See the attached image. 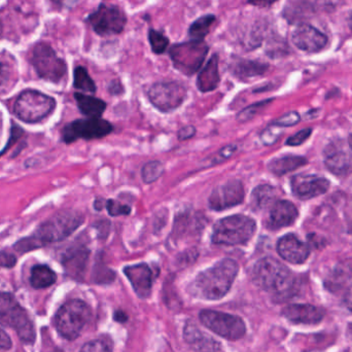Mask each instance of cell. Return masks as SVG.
<instances>
[{
  "instance_id": "f1b7e54d",
  "label": "cell",
  "mask_w": 352,
  "mask_h": 352,
  "mask_svg": "<svg viewBox=\"0 0 352 352\" xmlns=\"http://www.w3.org/2000/svg\"><path fill=\"white\" fill-rule=\"evenodd\" d=\"M55 272L45 265H37L31 270L30 283L34 289H47L56 283Z\"/></svg>"
},
{
  "instance_id": "5b68a950",
  "label": "cell",
  "mask_w": 352,
  "mask_h": 352,
  "mask_svg": "<svg viewBox=\"0 0 352 352\" xmlns=\"http://www.w3.org/2000/svg\"><path fill=\"white\" fill-rule=\"evenodd\" d=\"M0 324L16 331L19 338L26 344L35 340V330L27 312L10 294L0 293Z\"/></svg>"
},
{
  "instance_id": "d4e9b609",
  "label": "cell",
  "mask_w": 352,
  "mask_h": 352,
  "mask_svg": "<svg viewBox=\"0 0 352 352\" xmlns=\"http://www.w3.org/2000/svg\"><path fill=\"white\" fill-rule=\"evenodd\" d=\"M74 98H76V104H78L80 113L90 119H98L107 109V103L96 97L89 96V95L82 94V93H76Z\"/></svg>"
},
{
  "instance_id": "f6af8a7d",
  "label": "cell",
  "mask_w": 352,
  "mask_h": 352,
  "mask_svg": "<svg viewBox=\"0 0 352 352\" xmlns=\"http://www.w3.org/2000/svg\"><path fill=\"white\" fill-rule=\"evenodd\" d=\"M277 0H248V3L258 8H269Z\"/></svg>"
},
{
  "instance_id": "7dc6e473",
  "label": "cell",
  "mask_w": 352,
  "mask_h": 352,
  "mask_svg": "<svg viewBox=\"0 0 352 352\" xmlns=\"http://www.w3.org/2000/svg\"><path fill=\"white\" fill-rule=\"evenodd\" d=\"M344 302L346 307L352 311V285L349 289H347V293L344 298Z\"/></svg>"
},
{
  "instance_id": "83f0119b",
  "label": "cell",
  "mask_w": 352,
  "mask_h": 352,
  "mask_svg": "<svg viewBox=\"0 0 352 352\" xmlns=\"http://www.w3.org/2000/svg\"><path fill=\"white\" fill-rule=\"evenodd\" d=\"M276 198V190L269 184H261L252 190V206L256 210H263L274 204Z\"/></svg>"
},
{
  "instance_id": "e0dca14e",
  "label": "cell",
  "mask_w": 352,
  "mask_h": 352,
  "mask_svg": "<svg viewBox=\"0 0 352 352\" xmlns=\"http://www.w3.org/2000/svg\"><path fill=\"white\" fill-rule=\"evenodd\" d=\"M294 195L301 200H309L324 194L330 188L326 178L316 175H296L291 180Z\"/></svg>"
},
{
  "instance_id": "9c48e42d",
  "label": "cell",
  "mask_w": 352,
  "mask_h": 352,
  "mask_svg": "<svg viewBox=\"0 0 352 352\" xmlns=\"http://www.w3.org/2000/svg\"><path fill=\"white\" fill-rule=\"evenodd\" d=\"M200 320L206 328L228 340H239L245 335V324L238 316L212 310H203L200 314Z\"/></svg>"
},
{
  "instance_id": "d6986e66",
  "label": "cell",
  "mask_w": 352,
  "mask_h": 352,
  "mask_svg": "<svg viewBox=\"0 0 352 352\" xmlns=\"http://www.w3.org/2000/svg\"><path fill=\"white\" fill-rule=\"evenodd\" d=\"M127 278L133 287L134 292L138 297L146 299L152 293L153 272L148 265L138 264L128 266L124 269Z\"/></svg>"
},
{
  "instance_id": "3957f363",
  "label": "cell",
  "mask_w": 352,
  "mask_h": 352,
  "mask_svg": "<svg viewBox=\"0 0 352 352\" xmlns=\"http://www.w3.org/2000/svg\"><path fill=\"white\" fill-rule=\"evenodd\" d=\"M252 278L258 287L270 293H285L294 285L291 271L273 258H264L258 261L252 269Z\"/></svg>"
},
{
  "instance_id": "b9f144b4",
  "label": "cell",
  "mask_w": 352,
  "mask_h": 352,
  "mask_svg": "<svg viewBox=\"0 0 352 352\" xmlns=\"http://www.w3.org/2000/svg\"><path fill=\"white\" fill-rule=\"evenodd\" d=\"M16 264V258L8 252H0V268H12Z\"/></svg>"
},
{
  "instance_id": "4dcf8cb0",
  "label": "cell",
  "mask_w": 352,
  "mask_h": 352,
  "mask_svg": "<svg viewBox=\"0 0 352 352\" xmlns=\"http://www.w3.org/2000/svg\"><path fill=\"white\" fill-rule=\"evenodd\" d=\"M215 16L213 14H206L195 21L188 29V36L192 41H203L210 30V27L215 22Z\"/></svg>"
},
{
  "instance_id": "74e56055",
  "label": "cell",
  "mask_w": 352,
  "mask_h": 352,
  "mask_svg": "<svg viewBox=\"0 0 352 352\" xmlns=\"http://www.w3.org/2000/svg\"><path fill=\"white\" fill-rule=\"evenodd\" d=\"M281 127L276 125L270 126L261 134V140L265 146H272L278 140L281 134Z\"/></svg>"
},
{
  "instance_id": "603a6c76",
  "label": "cell",
  "mask_w": 352,
  "mask_h": 352,
  "mask_svg": "<svg viewBox=\"0 0 352 352\" xmlns=\"http://www.w3.org/2000/svg\"><path fill=\"white\" fill-rule=\"evenodd\" d=\"M219 80L221 78L219 74V57L213 55L199 74L197 87L201 92H210L219 87Z\"/></svg>"
},
{
  "instance_id": "6da1fadb",
  "label": "cell",
  "mask_w": 352,
  "mask_h": 352,
  "mask_svg": "<svg viewBox=\"0 0 352 352\" xmlns=\"http://www.w3.org/2000/svg\"><path fill=\"white\" fill-rule=\"evenodd\" d=\"M84 223V217L80 212L64 210L54 215L41 225V227L29 237L23 238L14 244L16 252H28L47 244L62 241L69 237Z\"/></svg>"
},
{
  "instance_id": "8d00e7d4",
  "label": "cell",
  "mask_w": 352,
  "mask_h": 352,
  "mask_svg": "<svg viewBox=\"0 0 352 352\" xmlns=\"http://www.w3.org/2000/svg\"><path fill=\"white\" fill-rule=\"evenodd\" d=\"M105 208L111 217H121V215H129L131 213V207L129 205L123 204L116 200H107Z\"/></svg>"
},
{
  "instance_id": "816d5d0a",
  "label": "cell",
  "mask_w": 352,
  "mask_h": 352,
  "mask_svg": "<svg viewBox=\"0 0 352 352\" xmlns=\"http://www.w3.org/2000/svg\"><path fill=\"white\" fill-rule=\"evenodd\" d=\"M1 31H2V25H1V22H0V34H1Z\"/></svg>"
},
{
  "instance_id": "52a82bcc",
  "label": "cell",
  "mask_w": 352,
  "mask_h": 352,
  "mask_svg": "<svg viewBox=\"0 0 352 352\" xmlns=\"http://www.w3.org/2000/svg\"><path fill=\"white\" fill-rule=\"evenodd\" d=\"M55 99L36 90L21 93L14 102V115L25 123H37L53 113Z\"/></svg>"
},
{
  "instance_id": "7bdbcfd3",
  "label": "cell",
  "mask_w": 352,
  "mask_h": 352,
  "mask_svg": "<svg viewBox=\"0 0 352 352\" xmlns=\"http://www.w3.org/2000/svg\"><path fill=\"white\" fill-rule=\"evenodd\" d=\"M195 134H196V128L194 126H186V127H182V129H179L177 133L178 140H188L190 138H194Z\"/></svg>"
},
{
  "instance_id": "f35d334b",
  "label": "cell",
  "mask_w": 352,
  "mask_h": 352,
  "mask_svg": "<svg viewBox=\"0 0 352 352\" xmlns=\"http://www.w3.org/2000/svg\"><path fill=\"white\" fill-rule=\"evenodd\" d=\"M300 120H301V118H300L299 113H296V111H289V113H285V116L277 119L273 123V125L279 126V127H291V126L299 123Z\"/></svg>"
},
{
  "instance_id": "f546056e",
  "label": "cell",
  "mask_w": 352,
  "mask_h": 352,
  "mask_svg": "<svg viewBox=\"0 0 352 352\" xmlns=\"http://www.w3.org/2000/svg\"><path fill=\"white\" fill-rule=\"evenodd\" d=\"M267 68L268 65L261 62L240 60L239 62L234 64L233 72L240 78H254V76H262Z\"/></svg>"
},
{
  "instance_id": "4fadbf2b",
  "label": "cell",
  "mask_w": 352,
  "mask_h": 352,
  "mask_svg": "<svg viewBox=\"0 0 352 352\" xmlns=\"http://www.w3.org/2000/svg\"><path fill=\"white\" fill-rule=\"evenodd\" d=\"M186 97V88L176 82H157L148 91V98L152 104L164 113L178 109Z\"/></svg>"
},
{
  "instance_id": "7a4b0ae2",
  "label": "cell",
  "mask_w": 352,
  "mask_h": 352,
  "mask_svg": "<svg viewBox=\"0 0 352 352\" xmlns=\"http://www.w3.org/2000/svg\"><path fill=\"white\" fill-rule=\"evenodd\" d=\"M239 266L232 258H223L201 272L190 285L195 297L214 301L227 295L237 276Z\"/></svg>"
},
{
  "instance_id": "ac0fdd59",
  "label": "cell",
  "mask_w": 352,
  "mask_h": 352,
  "mask_svg": "<svg viewBox=\"0 0 352 352\" xmlns=\"http://www.w3.org/2000/svg\"><path fill=\"white\" fill-rule=\"evenodd\" d=\"M277 252L283 260L292 264H303L309 256L310 250L307 244L294 235L283 236L277 243Z\"/></svg>"
},
{
  "instance_id": "4316f807",
  "label": "cell",
  "mask_w": 352,
  "mask_h": 352,
  "mask_svg": "<svg viewBox=\"0 0 352 352\" xmlns=\"http://www.w3.org/2000/svg\"><path fill=\"white\" fill-rule=\"evenodd\" d=\"M352 278V260L343 261L335 267L327 281L330 289H340Z\"/></svg>"
},
{
  "instance_id": "f907efd6",
  "label": "cell",
  "mask_w": 352,
  "mask_h": 352,
  "mask_svg": "<svg viewBox=\"0 0 352 352\" xmlns=\"http://www.w3.org/2000/svg\"><path fill=\"white\" fill-rule=\"evenodd\" d=\"M349 146H351V148L352 150V134L351 136H349Z\"/></svg>"
},
{
  "instance_id": "9a60e30c",
  "label": "cell",
  "mask_w": 352,
  "mask_h": 352,
  "mask_svg": "<svg viewBox=\"0 0 352 352\" xmlns=\"http://www.w3.org/2000/svg\"><path fill=\"white\" fill-rule=\"evenodd\" d=\"M324 164L328 170L337 176H347L352 173V150L342 142H333L324 153Z\"/></svg>"
},
{
  "instance_id": "ab89813d",
  "label": "cell",
  "mask_w": 352,
  "mask_h": 352,
  "mask_svg": "<svg viewBox=\"0 0 352 352\" xmlns=\"http://www.w3.org/2000/svg\"><path fill=\"white\" fill-rule=\"evenodd\" d=\"M312 130L310 128L307 129L301 130V131L296 133L295 135L291 136L289 140H287V144L289 146H301L302 144L306 142L308 138L311 135Z\"/></svg>"
},
{
  "instance_id": "e575fe53",
  "label": "cell",
  "mask_w": 352,
  "mask_h": 352,
  "mask_svg": "<svg viewBox=\"0 0 352 352\" xmlns=\"http://www.w3.org/2000/svg\"><path fill=\"white\" fill-rule=\"evenodd\" d=\"M271 100L261 101V102L254 103V104L250 105L246 109H242L237 115V120L239 122H248L252 120L254 116L258 115V111H262L263 109L267 107L270 103Z\"/></svg>"
},
{
  "instance_id": "7402d4cb",
  "label": "cell",
  "mask_w": 352,
  "mask_h": 352,
  "mask_svg": "<svg viewBox=\"0 0 352 352\" xmlns=\"http://www.w3.org/2000/svg\"><path fill=\"white\" fill-rule=\"evenodd\" d=\"M283 316L295 324H316L322 322L324 311L322 308L309 304H294L283 311Z\"/></svg>"
},
{
  "instance_id": "8fae6325",
  "label": "cell",
  "mask_w": 352,
  "mask_h": 352,
  "mask_svg": "<svg viewBox=\"0 0 352 352\" xmlns=\"http://www.w3.org/2000/svg\"><path fill=\"white\" fill-rule=\"evenodd\" d=\"M111 123L100 119L76 120L67 124L62 131V138L66 144H72L78 140H97L109 135L113 131Z\"/></svg>"
},
{
  "instance_id": "277c9868",
  "label": "cell",
  "mask_w": 352,
  "mask_h": 352,
  "mask_svg": "<svg viewBox=\"0 0 352 352\" xmlns=\"http://www.w3.org/2000/svg\"><path fill=\"white\" fill-rule=\"evenodd\" d=\"M256 229V221L250 217L231 215L215 223L211 241L217 245H241L252 239Z\"/></svg>"
},
{
  "instance_id": "44dd1931",
  "label": "cell",
  "mask_w": 352,
  "mask_h": 352,
  "mask_svg": "<svg viewBox=\"0 0 352 352\" xmlns=\"http://www.w3.org/2000/svg\"><path fill=\"white\" fill-rule=\"evenodd\" d=\"M297 217L298 209L293 203L287 200L277 201L272 205L267 226L272 230L289 227L295 223Z\"/></svg>"
},
{
  "instance_id": "d6a6232c",
  "label": "cell",
  "mask_w": 352,
  "mask_h": 352,
  "mask_svg": "<svg viewBox=\"0 0 352 352\" xmlns=\"http://www.w3.org/2000/svg\"><path fill=\"white\" fill-rule=\"evenodd\" d=\"M164 173V165L160 161H152L146 163L142 167V180L146 184H152V182L158 180Z\"/></svg>"
},
{
  "instance_id": "5bb4252c",
  "label": "cell",
  "mask_w": 352,
  "mask_h": 352,
  "mask_svg": "<svg viewBox=\"0 0 352 352\" xmlns=\"http://www.w3.org/2000/svg\"><path fill=\"white\" fill-rule=\"evenodd\" d=\"M245 192L240 180L232 179L217 186L208 199L209 207L212 210L221 211L237 206L243 202Z\"/></svg>"
},
{
  "instance_id": "2e32d148",
  "label": "cell",
  "mask_w": 352,
  "mask_h": 352,
  "mask_svg": "<svg viewBox=\"0 0 352 352\" xmlns=\"http://www.w3.org/2000/svg\"><path fill=\"white\" fill-rule=\"evenodd\" d=\"M292 39L298 49L307 53H318L328 43V37L324 33L308 24H300L294 30Z\"/></svg>"
},
{
  "instance_id": "7c38bea8",
  "label": "cell",
  "mask_w": 352,
  "mask_h": 352,
  "mask_svg": "<svg viewBox=\"0 0 352 352\" xmlns=\"http://www.w3.org/2000/svg\"><path fill=\"white\" fill-rule=\"evenodd\" d=\"M89 21L97 34L109 36L121 33L125 28L127 19L119 6L101 4L98 10L91 14Z\"/></svg>"
},
{
  "instance_id": "c3c4849f",
  "label": "cell",
  "mask_w": 352,
  "mask_h": 352,
  "mask_svg": "<svg viewBox=\"0 0 352 352\" xmlns=\"http://www.w3.org/2000/svg\"><path fill=\"white\" fill-rule=\"evenodd\" d=\"M105 205H107V202H104V200H101V199H97L96 201H95L94 203V207L96 208V210H101V209L103 208V207H105Z\"/></svg>"
},
{
  "instance_id": "ba28073f",
  "label": "cell",
  "mask_w": 352,
  "mask_h": 352,
  "mask_svg": "<svg viewBox=\"0 0 352 352\" xmlns=\"http://www.w3.org/2000/svg\"><path fill=\"white\" fill-rule=\"evenodd\" d=\"M208 53V47L203 41H190L173 45L170 57L176 69L186 76H192L200 69Z\"/></svg>"
},
{
  "instance_id": "30bf717a",
  "label": "cell",
  "mask_w": 352,
  "mask_h": 352,
  "mask_svg": "<svg viewBox=\"0 0 352 352\" xmlns=\"http://www.w3.org/2000/svg\"><path fill=\"white\" fill-rule=\"evenodd\" d=\"M33 67L43 80L59 82L66 74V64L56 55L55 51L45 43H39L33 49Z\"/></svg>"
},
{
  "instance_id": "cb8c5ba5",
  "label": "cell",
  "mask_w": 352,
  "mask_h": 352,
  "mask_svg": "<svg viewBox=\"0 0 352 352\" xmlns=\"http://www.w3.org/2000/svg\"><path fill=\"white\" fill-rule=\"evenodd\" d=\"M184 338L197 351L202 352H215L219 351V344L213 339L203 334L196 326H186L184 329Z\"/></svg>"
},
{
  "instance_id": "f5cc1de1",
  "label": "cell",
  "mask_w": 352,
  "mask_h": 352,
  "mask_svg": "<svg viewBox=\"0 0 352 352\" xmlns=\"http://www.w3.org/2000/svg\"><path fill=\"white\" fill-rule=\"evenodd\" d=\"M2 72V65L0 64V74H1Z\"/></svg>"
},
{
  "instance_id": "1f68e13d",
  "label": "cell",
  "mask_w": 352,
  "mask_h": 352,
  "mask_svg": "<svg viewBox=\"0 0 352 352\" xmlns=\"http://www.w3.org/2000/svg\"><path fill=\"white\" fill-rule=\"evenodd\" d=\"M74 86L78 90L84 91V92L95 93L96 92V85L94 80L89 76L86 68L78 66L74 69Z\"/></svg>"
},
{
  "instance_id": "d590c367",
  "label": "cell",
  "mask_w": 352,
  "mask_h": 352,
  "mask_svg": "<svg viewBox=\"0 0 352 352\" xmlns=\"http://www.w3.org/2000/svg\"><path fill=\"white\" fill-rule=\"evenodd\" d=\"M238 146L236 144H229V146H223L219 151L217 154L213 155L209 158V166L219 164L227 159L231 158L236 152H237Z\"/></svg>"
},
{
  "instance_id": "681fc988",
  "label": "cell",
  "mask_w": 352,
  "mask_h": 352,
  "mask_svg": "<svg viewBox=\"0 0 352 352\" xmlns=\"http://www.w3.org/2000/svg\"><path fill=\"white\" fill-rule=\"evenodd\" d=\"M349 28H351L352 30V12L351 14V16H349Z\"/></svg>"
},
{
  "instance_id": "ee69618b",
  "label": "cell",
  "mask_w": 352,
  "mask_h": 352,
  "mask_svg": "<svg viewBox=\"0 0 352 352\" xmlns=\"http://www.w3.org/2000/svg\"><path fill=\"white\" fill-rule=\"evenodd\" d=\"M12 347V341L6 332L0 329V349L1 351H8Z\"/></svg>"
},
{
  "instance_id": "bcb514c9",
  "label": "cell",
  "mask_w": 352,
  "mask_h": 352,
  "mask_svg": "<svg viewBox=\"0 0 352 352\" xmlns=\"http://www.w3.org/2000/svg\"><path fill=\"white\" fill-rule=\"evenodd\" d=\"M58 6H63V8H72L78 0H53Z\"/></svg>"
},
{
  "instance_id": "ffe728a7",
  "label": "cell",
  "mask_w": 352,
  "mask_h": 352,
  "mask_svg": "<svg viewBox=\"0 0 352 352\" xmlns=\"http://www.w3.org/2000/svg\"><path fill=\"white\" fill-rule=\"evenodd\" d=\"M88 248L82 244H76L66 250L62 258V264L66 273L72 278L80 279L86 270L87 263L89 260Z\"/></svg>"
},
{
  "instance_id": "60d3db41",
  "label": "cell",
  "mask_w": 352,
  "mask_h": 352,
  "mask_svg": "<svg viewBox=\"0 0 352 352\" xmlns=\"http://www.w3.org/2000/svg\"><path fill=\"white\" fill-rule=\"evenodd\" d=\"M80 352H113L103 341L95 340L84 345Z\"/></svg>"
},
{
  "instance_id": "484cf974",
  "label": "cell",
  "mask_w": 352,
  "mask_h": 352,
  "mask_svg": "<svg viewBox=\"0 0 352 352\" xmlns=\"http://www.w3.org/2000/svg\"><path fill=\"white\" fill-rule=\"evenodd\" d=\"M306 164L307 161L303 157L283 156L273 159L268 164V169L273 175L281 176L292 173Z\"/></svg>"
},
{
  "instance_id": "8992f818",
  "label": "cell",
  "mask_w": 352,
  "mask_h": 352,
  "mask_svg": "<svg viewBox=\"0 0 352 352\" xmlns=\"http://www.w3.org/2000/svg\"><path fill=\"white\" fill-rule=\"evenodd\" d=\"M90 318V307L84 301L70 300L58 310L56 328L62 337L74 340L80 336Z\"/></svg>"
},
{
  "instance_id": "836d02e7",
  "label": "cell",
  "mask_w": 352,
  "mask_h": 352,
  "mask_svg": "<svg viewBox=\"0 0 352 352\" xmlns=\"http://www.w3.org/2000/svg\"><path fill=\"white\" fill-rule=\"evenodd\" d=\"M148 41L153 52L156 54H163L166 51L169 45V39L162 32L151 29L148 32Z\"/></svg>"
}]
</instances>
